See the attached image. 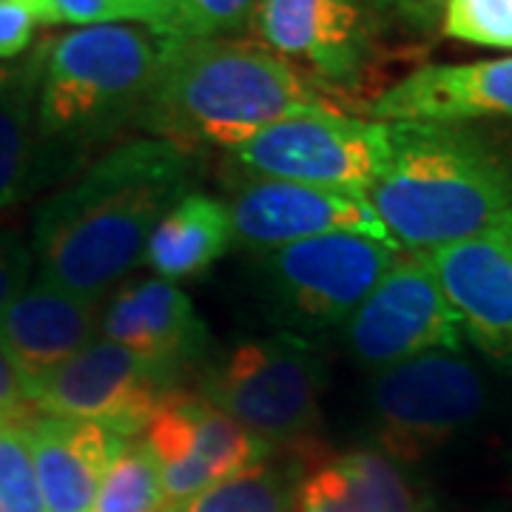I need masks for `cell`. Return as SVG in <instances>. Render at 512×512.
<instances>
[{
	"instance_id": "6da1fadb",
	"label": "cell",
	"mask_w": 512,
	"mask_h": 512,
	"mask_svg": "<svg viewBox=\"0 0 512 512\" xmlns=\"http://www.w3.org/2000/svg\"><path fill=\"white\" fill-rule=\"evenodd\" d=\"M194 154L160 137L109 148L37 208V276L100 302L143 259L165 211L188 194Z\"/></svg>"
},
{
	"instance_id": "7a4b0ae2",
	"label": "cell",
	"mask_w": 512,
	"mask_h": 512,
	"mask_svg": "<svg viewBox=\"0 0 512 512\" xmlns=\"http://www.w3.org/2000/svg\"><path fill=\"white\" fill-rule=\"evenodd\" d=\"M367 200L416 254L510 228L512 151L473 126L390 123V157Z\"/></svg>"
},
{
	"instance_id": "3957f363",
	"label": "cell",
	"mask_w": 512,
	"mask_h": 512,
	"mask_svg": "<svg viewBox=\"0 0 512 512\" xmlns=\"http://www.w3.org/2000/svg\"><path fill=\"white\" fill-rule=\"evenodd\" d=\"M336 111L328 94L254 40H168L137 126L197 148H239L291 114Z\"/></svg>"
},
{
	"instance_id": "277c9868",
	"label": "cell",
	"mask_w": 512,
	"mask_h": 512,
	"mask_svg": "<svg viewBox=\"0 0 512 512\" xmlns=\"http://www.w3.org/2000/svg\"><path fill=\"white\" fill-rule=\"evenodd\" d=\"M165 37L148 26H83L49 43L37 131L55 177L94 146L137 126Z\"/></svg>"
},
{
	"instance_id": "5b68a950",
	"label": "cell",
	"mask_w": 512,
	"mask_h": 512,
	"mask_svg": "<svg viewBox=\"0 0 512 512\" xmlns=\"http://www.w3.org/2000/svg\"><path fill=\"white\" fill-rule=\"evenodd\" d=\"M325 362L305 336L276 333L222 353L202 376V399L274 450H302L319 424Z\"/></svg>"
},
{
	"instance_id": "8992f818",
	"label": "cell",
	"mask_w": 512,
	"mask_h": 512,
	"mask_svg": "<svg viewBox=\"0 0 512 512\" xmlns=\"http://www.w3.org/2000/svg\"><path fill=\"white\" fill-rule=\"evenodd\" d=\"M399 248L362 234H325L282 245L262 256L259 282L265 308L285 333L311 336L345 325Z\"/></svg>"
},
{
	"instance_id": "52a82bcc",
	"label": "cell",
	"mask_w": 512,
	"mask_h": 512,
	"mask_svg": "<svg viewBox=\"0 0 512 512\" xmlns=\"http://www.w3.org/2000/svg\"><path fill=\"white\" fill-rule=\"evenodd\" d=\"M390 157V123L342 111H305L259 131L228 151L251 180L316 185L367 194Z\"/></svg>"
},
{
	"instance_id": "ba28073f",
	"label": "cell",
	"mask_w": 512,
	"mask_h": 512,
	"mask_svg": "<svg viewBox=\"0 0 512 512\" xmlns=\"http://www.w3.org/2000/svg\"><path fill=\"white\" fill-rule=\"evenodd\" d=\"M379 450L419 461L484 413L487 384L461 353H424L379 370L367 387Z\"/></svg>"
},
{
	"instance_id": "9c48e42d",
	"label": "cell",
	"mask_w": 512,
	"mask_h": 512,
	"mask_svg": "<svg viewBox=\"0 0 512 512\" xmlns=\"http://www.w3.org/2000/svg\"><path fill=\"white\" fill-rule=\"evenodd\" d=\"M456 311L424 256H399L382 282L345 322V345L356 365L387 370L424 353H461Z\"/></svg>"
},
{
	"instance_id": "30bf717a",
	"label": "cell",
	"mask_w": 512,
	"mask_h": 512,
	"mask_svg": "<svg viewBox=\"0 0 512 512\" xmlns=\"http://www.w3.org/2000/svg\"><path fill=\"white\" fill-rule=\"evenodd\" d=\"M251 32L325 94L362 89L376 52L362 0H259Z\"/></svg>"
},
{
	"instance_id": "8fae6325",
	"label": "cell",
	"mask_w": 512,
	"mask_h": 512,
	"mask_svg": "<svg viewBox=\"0 0 512 512\" xmlns=\"http://www.w3.org/2000/svg\"><path fill=\"white\" fill-rule=\"evenodd\" d=\"M163 481L165 510L183 504L222 478L237 476L274 453L220 407L171 390L146 427Z\"/></svg>"
},
{
	"instance_id": "7c38bea8",
	"label": "cell",
	"mask_w": 512,
	"mask_h": 512,
	"mask_svg": "<svg viewBox=\"0 0 512 512\" xmlns=\"http://www.w3.org/2000/svg\"><path fill=\"white\" fill-rule=\"evenodd\" d=\"M171 387L134 353L109 339H94L57 370L37 393L43 416L100 424L131 439L146 430Z\"/></svg>"
},
{
	"instance_id": "4fadbf2b",
	"label": "cell",
	"mask_w": 512,
	"mask_h": 512,
	"mask_svg": "<svg viewBox=\"0 0 512 512\" xmlns=\"http://www.w3.org/2000/svg\"><path fill=\"white\" fill-rule=\"evenodd\" d=\"M234 242L248 251H274L325 234H362L399 248L384 231L367 194L316 185L251 180L228 202Z\"/></svg>"
},
{
	"instance_id": "5bb4252c",
	"label": "cell",
	"mask_w": 512,
	"mask_h": 512,
	"mask_svg": "<svg viewBox=\"0 0 512 512\" xmlns=\"http://www.w3.org/2000/svg\"><path fill=\"white\" fill-rule=\"evenodd\" d=\"M421 256L456 311L464 339L512 370V225Z\"/></svg>"
},
{
	"instance_id": "9a60e30c",
	"label": "cell",
	"mask_w": 512,
	"mask_h": 512,
	"mask_svg": "<svg viewBox=\"0 0 512 512\" xmlns=\"http://www.w3.org/2000/svg\"><path fill=\"white\" fill-rule=\"evenodd\" d=\"M100 316V302L83 299L43 276H32L3 311L0 348L18 370L29 402L35 404L43 384L97 339Z\"/></svg>"
},
{
	"instance_id": "2e32d148",
	"label": "cell",
	"mask_w": 512,
	"mask_h": 512,
	"mask_svg": "<svg viewBox=\"0 0 512 512\" xmlns=\"http://www.w3.org/2000/svg\"><path fill=\"white\" fill-rule=\"evenodd\" d=\"M103 339L134 353L168 387L200 365L208 353V328L191 299L163 279L120 285L100 316Z\"/></svg>"
},
{
	"instance_id": "e0dca14e",
	"label": "cell",
	"mask_w": 512,
	"mask_h": 512,
	"mask_svg": "<svg viewBox=\"0 0 512 512\" xmlns=\"http://www.w3.org/2000/svg\"><path fill=\"white\" fill-rule=\"evenodd\" d=\"M367 114L382 123L444 126L512 120V57L421 66L376 94Z\"/></svg>"
},
{
	"instance_id": "ac0fdd59",
	"label": "cell",
	"mask_w": 512,
	"mask_h": 512,
	"mask_svg": "<svg viewBox=\"0 0 512 512\" xmlns=\"http://www.w3.org/2000/svg\"><path fill=\"white\" fill-rule=\"evenodd\" d=\"M23 427L46 512H92L97 490L126 439L92 421L43 413L23 421Z\"/></svg>"
},
{
	"instance_id": "d6986e66",
	"label": "cell",
	"mask_w": 512,
	"mask_h": 512,
	"mask_svg": "<svg viewBox=\"0 0 512 512\" xmlns=\"http://www.w3.org/2000/svg\"><path fill=\"white\" fill-rule=\"evenodd\" d=\"M49 43L29 49L0 80V208L18 205L55 177L37 131V94Z\"/></svg>"
},
{
	"instance_id": "ffe728a7",
	"label": "cell",
	"mask_w": 512,
	"mask_h": 512,
	"mask_svg": "<svg viewBox=\"0 0 512 512\" xmlns=\"http://www.w3.org/2000/svg\"><path fill=\"white\" fill-rule=\"evenodd\" d=\"M234 245L228 205L191 191L157 222L146 245L148 268L163 282H183L208 271Z\"/></svg>"
},
{
	"instance_id": "44dd1931",
	"label": "cell",
	"mask_w": 512,
	"mask_h": 512,
	"mask_svg": "<svg viewBox=\"0 0 512 512\" xmlns=\"http://www.w3.org/2000/svg\"><path fill=\"white\" fill-rule=\"evenodd\" d=\"M311 447L288 450L276 456V450L259 464L205 487L202 493L165 512H293L296 490L308 473Z\"/></svg>"
},
{
	"instance_id": "7402d4cb",
	"label": "cell",
	"mask_w": 512,
	"mask_h": 512,
	"mask_svg": "<svg viewBox=\"0 0 512 512\" xmlns=\"http://www.w3.org/2000/svg\"><path fill=\"white\" fill-rule=\"evenodd\" d=\"M362 495L365 512H427L433 498L407 473L402 461L379 447H362L339 458Z\"/></svg>"
},
{
	"instance_id": "603a6c76",
	"label": "cell",
	"mask_w": 512,
	"mask_h": 512,
	"mask_svg": "<svg viewBox=\"0 0 512 512\" xmlns=\"http://www.w3.org/2000/svg\"><path fill=\"white\" fill-rule=\"evenodd\" d=\"M92 512H165L163 481L146 439L123 441L97 490Z\"/></svg>"
},
{
	"instance_id": "cb8c5ba5",
	"label": "cell",
	"mask_w": 512,
	"mask_h": 512,
	"mask_svg": "<svg viewBox=\"0 0 512 512\" xmlns=\"http://www.w3.org/2000/svg\"><path fill=\"white\" fill-rule=\"evenodd\" d=\"M259 0H168L157 35L168 40H228L251 29Z\"/></svg>"
},
{
	"instance_id": "d4e9b609",
	"label": "cell",
	"mask_w": 512,
	"mask_h": 512,
	"mask_svg": "<svg viewBox=\"0 0 512 512\" xmlns=\"http://www.w3.org/2000/svg\"><path fill=\"white\" fill-rule=\"evenodd\" d=\"M37 23L43 26H106L143 23L151 32L163 26L168 0H29Z\"/></svg>"
},
{
	"instance_id": "484cf974",
	"label": "cell",
	"mask_w": 512,
	"mask_h": 512,
	"mask_svg": "<svg viewBox=\"0 0 512 512\" xmlns=\"http://www.w3.org/2000/svg\"><path fill=\"white\" fill-rule=\"evenodd\" d=\"M439 32L458 43L512 52V0H447Z\"/></svg>"
},
{
	"instance_id": "4316f807",
	"label": "cell",
	"mask_w": 512,
	"mask_h": 512,
	"mask_svg": "<svg viewBox=\"0 0 512 512\" xmlns=\"http://www.w3.org/2000/svg\"><path fill=\"white\" fill-rule=\"evenodd\" d=\"M0 512H46L23 424L0 427Z\"/></svg>"
},
{
	"instance_id": "83f0119b",
	"label": "cell",
	"mask_w": 512,
	"mask_h": 512,
	"mask_svg": "<svg viewBox=\"0 0 512 512\" xmlns=\"http://www.w3.org/2000/svg\"><path fill=\"white\" fill-rule=\"evenodd\" d=\"M293 512H365V504L345 464L330 458L305 473L296 490Z\"/></svg>"
},
{
	"instance_id": "f1b7e54d",
	"label": "cell",
	"mask_w": 512,
	"mask_h": 512,
	"mask_svg": "<svg viewBox=\"0 0 512 512\" xmlns=\"http://www.w3.org/2000/svg\"><path fill=\"white\" fill-rule=\"evenodd\" d=\"M376 32L427 37L441 29L447 0H362Z\"/></svg>"
},
{
	"instance_id": "f546056e",
	"label": "cell",
	"mask_w": 512,
	"mask_h": 512,
	"mask_svg": "<svg viewBox=\"0 0 512 512\" xmlns=\"http://www.w3.org/2000/svg\"><path fill=\"white\" fill-rule=\"evenodd\" d=\"M35 254L18 234L0 231V316L15 302L20 291L32 282Z\"/></svg>"
},
{
	"instance_id": "4dcf8cb0",
	"label": "cell",
	"mask_w": 512,
	"mask_h": 512,
	"mask_svg": "<svg viewBox=\"0 0 512 512\" xmlns=\"http://www.w3.org/2000/svg\"><path fill=\"white\" fill-rule=\"evenodd\" d=\"M37 18L29 0H0V60L29 55Z\"/></svg>"
},
{
	"instance_id": "1f68e13d",
	"label": "cell",
	"mask_w": 512,
	"mask_h": 512,
	"mask_svg": "<svg viewBox=\"0 0 512 512\" xmlns=\"http://www.w3.org/2000/svg\"><path fill=\"white\" fill-rule=\"evenodd\" d=\"M29 404L32 402H29V396H26V390L20 384L18 370L9 362L6 350L0 348V427L20 419Z\"/></svg>"
},
{
	"instance_id": "d6a6232c",
	"label": "cell",
	"mask_w": 512,
	"mask_h": 512,
	"mask_svg": "<svg viewBox=\"0 0 512 512\" xmlns=\"http://www.w3.org/2000/svg\"><path fill=\"white\" fill-rule=\"evenodd\" d=\"M507 495H510V512H512V473H510V484H507Z\"/></svg>"
},
{
	"instance_id": "836d02e7",
	"label": "cell",
	"mask_w": 512,
	"mask_h": 512,
	"mask_svg": "<svg viewBox=\"0 0 512 512\" xmlns=\"http://www.w3.org/2000/svg\"><path fill=\"white\" fill-rule=\"evenodd\" d=\"M6 74H9V66H0V80H3Z\"/></svg>"
},
{
	"instance_id": "e575fe53",
	"label": "cell",
	"mask_w": 512,
	"mask_h": 512,
	"mask_svg": "<svg viewBox=\"0 0 512 512\" xmlns=\"http://www.w3.org/2000/svg\"><path fill=\"white\" fill-rule=\"evenodd\" d=\"M427 512H441V510H439V507H436V504H433V507H430V510H427Z\"/></svg>"
}]
</instances>
